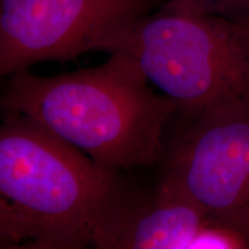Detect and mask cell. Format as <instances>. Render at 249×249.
I'll return each mask as SVG.
<instances>
[{
  "instance_id": "obj_1",
  "label": "cell",
  "mask_w": 249,
  "mask_h": 249,
  "mask_svg": "<svg viewBox=\"0 0 249 249\" xmlns=\"http://www.w3.org/2000/svg\"><path fill=\"white\" fill-rule=\"evenodd\" d=\"M104 64L43 77L21 71L0 91V117H26L111 173L160 164L178 104L119 52Z\"/></svg>"
},
{
  "instance_id": "obj_7",
  "label": "cell",
  "mask_w": 249,
  "mask_h": 249,
  "mask_svg": "<svg viewBox=\"0 0 249 249\" xmlns=\"http://www.w3.org/2000/svg\"><path fill=\"white\" fill-rule=\"evenodd\" d=\"M203 13L249 22V0H172Z\"/></svg>"
},
{
  "instance_id": "obj_8",
  "label": "cell",
  "mask_w": 249,
  "mask_h": 249,
  "mask_svg": "<svg viewBox=\"0 0 249 249\" xmlns=\"http://www.w3.org/2000/svg\"><path fill=\"white\" fill-rule=\"evenodd\" d=\"M209 218L218 225L235 233L244 244L245 249H249V203L238 209Z\"/></svg>"
},
{
  "instance_id": "obj_3",
  "label": "cell",
  "mask_w": 249,
  "mask_h": 249,
  "mask_svg": "<svg viewBox=\"0 0 249 249\" xmlns=\"http://www.w3.org/2000/svg\"><path fill=\"white\" fill-rule=\"evenodd\" d=\"M92 51L132 58L149 82L178 104L179 121L249 111V22L167 0L105 34Z\"/></svg>"
},
{
  "instance_id": "obj_5",
  "label": "cell",
  "mask_w": 249,
  "mask_h": 249,
  "mask_svg": "<svg viewBox=\"0 0 249 249\" xmlns=\"http://www.w3.org/2000/svg\"><path fill=\"white\" fill-rule=\"evenodd\" d=\"M160 178L209 217L249 203V111L179 121L165 140Z\"/></svg>"
},
{
  "instance_id": "obj_9",
  "label": "cell",
  "mask_w": 249,
  "mask_h": 249,
  "mask_svg": "<svg viewBox=\"0 0 249 249\" xmlns=\"http://www.w3.org/2000/svg\"><path fill=\"white\" fill-rule=\"evenodd\" d=\"M0 248H2V246H1V245H0Z\"/></svg>"
},
{
  "instance_id": "obj_6",
  "label": "cell",
  "mask_w": 249,
  "mask_h": 249,
  "mask_svg": "<svg viewBox=\"0 0 249 249\" xmlns=\"http://www.w3.org/2000/svg\"><path fill=\"white\" fill-rule=\"evenodd\" d=\"M209 214L176 187L158 178L154 188L114 174L93 224L99 249L195 248Z\"/></svg>"
},
{
  "instance_id": "obj_2",
  "label": "cell",
  "mask_w": 249,
  "mask_h": 249,
  "mask_svg": "<svg viewBox=\"0 0 249 249\" xmlns=\"http://www.w3.org/2000/svg\"><path fill=\"white\" fill-rule=\"evenodd\" d=\"M0 245L82 249L114 174L34 120L0 117Z\"/></svg>"
},
{
  "instance_id": "obj_4",
  "label": "cell",
  "mask_w": 249,
  "mask_h": 249,
  "mask_svg": "<svg viewBox=\"0 0 249 249\" xmlns=\"http://www.w3.org/2000/svg\"><path fill=\"white\" fill-rule=\"evenodd\" d=\"M167 0H0V80L44 61L74 60L111 30Z\"/></svg>"
}]
</instances>
